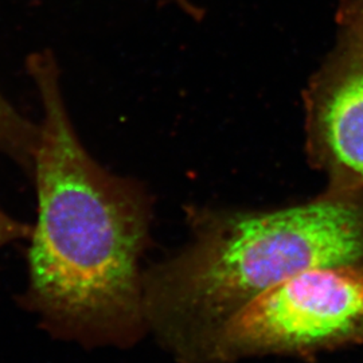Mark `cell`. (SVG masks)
I'll return each instance as SVG.
<instances>
[{"label":"cell","mask_w":363,"mask_h":363,"mask_svg":"<svg viewBox=\"0 0 363 363\" xmlns=\"http://www.w3.org/2000/svg\"><path fill=\"white\" fill-rule=\"evenodd\" d=\"M43 118L31 160L37 220L21 306L55 339L128 346L143 331L140 256L150 198L138 182L99 164L67 115L50 52L33 54Z\"/></svg>","instance_id":"1"},{"label":"cell","mask_w":363,"mask_h":363,"mask_svg":"<svg viewBox=\"0 0 363 363\" xmlns=\"http://www.w3.org/2000/svg\"><path fill=\"white\" fill-rule=\"evenodd\" d=\"M179 256L142 274L144 325L169 346L205 354L249 301L313 268L363 267V191L328 186L274 211L203 213Z\"/></svg>","instance_id":"2"},{"label":"cell","mask_w":363,"mask_h":363,"mask_svg":"<svg viewBox=\"0 0 363 363\" xmlns=\"http://www.w3.org/2000/svg\"><path fill=\"white\" fill-rule=\"evenodd\" d=\"M363 340V267L298 273L249 301L220 327L203 357L217 362L304 354Z\"/></svg>","instance_id":"3"},{"label":"cell","mask_w":363,"mask_h":363,"mask_svg":"<svg viewBox=\"0 0 363 363\" xmlns=\"http://www.w3.org/2000/svg\"><path fill=\"white\" fill-rule=\"evenodd\" d=\"M337 23L335 46L303 93L306 151L328 186L363 191V19Z\"/></svg>","instance_id":"4"},{"label":"cell","mask_w":363,"mask_h":363,"mask_svg":"<svg viewBox=\"0 0 363 363\" xmlns=\"http://www.w3.org/2000/svg\"><path fill=\"white\" fill-rule=\"evenodd\" d=\"M37 139L38 127L26 121L0 94V152L30 169Z\"/></svg>","instance_id":"5"},{"label":"cell","mask_w":363,"mask_h":363,"mask_svg":"<svg viewBox=\"0 0 363 363\" xmlns=\"http://www.w3.org/2000/svg\"><path fill=\"white\" fill-rule=\"evenodd\" d=\"M30 233L31 226L15 220L0 208V249L13 244L15 241L26 240L30 237Z\"/></svg>","instance_id":"6"},{"label":"cell","mask_w":363,"mask_h":363,"mask_svg":"<svg viewBox=\"0 0 363 363\" xmlns=\"http://www.w3.org/2000/svg\"><path fill=\"white\" fill-rule=\"evenodd\" d=\"M345 16L363 19V0H337V18Z\"/></svg>","instance_id":"7"},{"label":"cell","mask_w":363,"mask_h":363,"mask_svg":"<svg viewBox=\"0 0 363 363\" xmlns=\"http://www.w3.org/2000/svg\"><path fill=\"white\" fill-rule=\"evenodd\" d=\"M172 1H174L177 6H179L182 10L187 13L189 16L194 18L195 21H199V19L203 16V11H202L198 6L193 4L190 0H172Z\"/></svg>","instance_id":"8"}]
</instances>
